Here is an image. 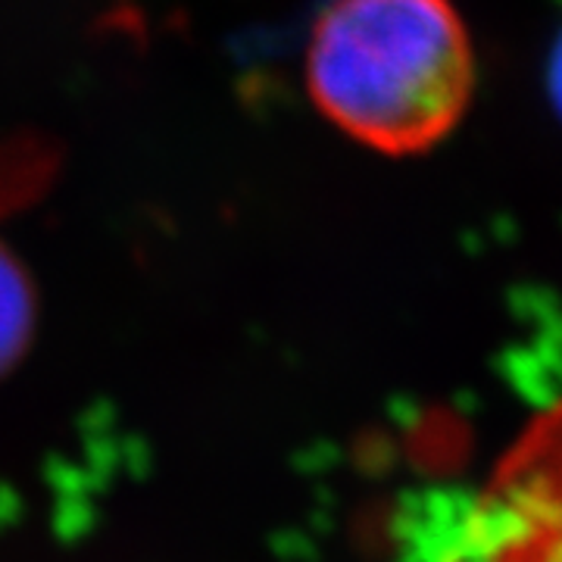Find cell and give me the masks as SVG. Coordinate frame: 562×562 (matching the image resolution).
Returning a JSON list of instances; mask_svg holds the SVG:
<instances>
[{"mask_svg": "<svg viewBox=\"0 0 562 562\" xmlns=\"http://www.w3.org/2000/svg\"><path fill=\"white\" fill-rule=\"evenodd\" d=\"M547 85H550V98H553V106L562 116V29L560 38L553 44V54H550V66H547Z\"/></svg>", "mask_w": 562, "mask_h": 562, "instance_id": "5b68a950", "label": "cell"}, {"mask_svg": "<svg viewBox=\"0 0 562 562\" xmlns=\"http://www.w3.org/2000/svg\"><path fill=\"white\" fill-rule=\"evenodd\" d=\"M306 88L347 138L409 157L460 125L475 54L450 0H331L313 29Z\"/></svg>", "mask_w": 562, "mask_h": 562, "instance_id": "6da1fadb", "label": "cell"}, {"mask_svg": "<svg viewBox=\"0 0 562 562\" xmlns=\"http://www.w3.org/2000/svg\"><path fill=\"white\" fill-rule=\"evenodd\" d=\"M63 172L60 138L41 128L0 135V222L41 203Z\"/></svg>", "mask_w": 562, "mask_h": 562, "instance_id": "3957f363", "label": "cell"}, {"mask_svg": "<svg viewBox=\"0 0 562 562\" xmlns=\"http://www.w3.org/2000/svg\"><path fill=\"white\" fill-rule=\"evenodd\" d=\"M462 562H562V403L525 428L487 479Z\"/></svg>", "mask_w": 562, "mask_h": 562, "instance_id": "7a4b0ae2", "label": "cell"}, {"mask_svg": "<svg viewBox=\"0 0 562 562\" xmlns=\"http://www.w3.org/2000/svg\"><path fill=\"white\" fill-rule=\"evenodd\" d=\"M35 328V291L32 279L0 244V372L20 360Z\"/></svg>", "mask_w": 562, "mask_h": 562, "instance_id": "277c9868", "label": "cell"}]
</instances>
